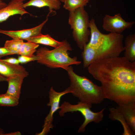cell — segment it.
<instances>
[{
	"mask_svg": "<svg viewBox=\"0 0 135 135\" xmlns=\"http://www.w3.org/2000/svg\"><path fill=\"white\" fill-rule=\"evenodd\" d=\"M87 68L101 83L105 98L118 105L135 102V61L118 56L94 62Z\"/></svg>",
	"mask_w": 135,
	"mask_h": 135,
	"instance_id": "cell-1",
	"label": "cell"
},
{
	"mask_svg": "<svg viewBox=\"0 0 135 135\" xmlns=\"http://www.w3.org/2000/svg\"><path fill=\"white\" fill-rule=\"evenodd\" d=\"M90 38L87 44L92 48V56L95 60L114 57L124 48V36L122 34H102L93 18L90 20Z\"/></svg>",
	"mask_w": 135,
	"mask_h": 135,
	"instance_id": "cell-2",
	"label": "cell"
},
{
	"mask_svg": "<svg viewBox=\"0 0 135 135\" xmlns=\"http://www.w3.org/2000/svg\"><path fill=\"white\" fill-rule=\"evenodd\" d=\"M65 70L70 81L68 88L70 93L80 101L92 104H98L103 102L105 98L101 86L95 84L86 76L76 74L71 66Z\"/></svg>",
	"mask_w": 135,
	"mask_h": 135,
	"instance_id": "cell-3",
	"label": "cell"
},
{
	"mask_svg": "<svg viewBox=\"0 0 135 135\" xmlns=\"http://www.w3.org/2000/svg\"><path fill=\"white\" fill-rule=\"evenodd\" d=\"M62 42L58 46L52 50L44 47L36 51L37 62L52 68H62L65 70L72 65H78L81 62L77 60L76 57L71 58L68 51L72 50L70 44L66 40Z\"/></svg>",
	"mask_w": 135,
	"mask_h": 135,
	"instance_id": "cell-4",
	"label": "cell"
},
{
	"mask_svg": "<svg viewBox=\"0 0 135 135\" xmlns=\"http://www.w3.org/2000/svg\"><path fill=\"white\" fill-rule=\"evenodd\" d=\"M88 15L84 7L69 12L68 22L72 30V36L78 47L83 50L90 35Z\"/></svg>",
	"mask_w": 135,
	"mask_h": 135,
	"instance_id": "cell-5",
	"label": "cell"
},
{
	"mask_svg": "<svg viewBox=\"0 0 135 135\" xmlns=\"http://www.w3.org/2000/svg\"><path fill=\"white\" fill-rule=\"evenodd\" d=\"M92 104L80 101L76 104H72L68 102H64L60 106L59 114L61 116H64L67 112H80L84 118V121L79 127L78 132L82 133L84 132L86 126L90 123L94 122L98 124L103 120L104 116L103 112L105 108L99 112H95L90 109Z\"/></svg>",
	"mask_w": 135,
	"mask_h": 135,
	"instance_id": "cell-6",
	"label": "cell"
},
{
	"mask_svg": "<svg viewBox=\"0 0 135 135\" xmlns=\"http://www.w3.org/2000/svg\"><path fill=\"white\" fill-rule=\"evenodd\" d=\"M70 93L68 88L64 90L61 92L55 91L52 86L49 92V101L47 106L50 107V112L46 118L42 131L37 135H44L47 134L51 128L54 126L52 122L53 115L54 113L60 108V104L61 98L63 96L68 93Z\"/></svg>",
	"mask_w": 135,
	"mask_h": 135,
	"instance_id": "cell-7",
	"label": "cell"
},
{
	"mask_svg": "<svg viewBox=\"0 0 135 135\" xmlns=\"http://www.w3.org/2000/svg\"><path fill=\"white\" fill-rule=\"evenodd\" d=\"M103 22L102 27L104 30L116 34H121L126 30L132 28L135 24L134 21H126L119 13L113 16L106 14L103 18Z\"/></svg>",
	"mask_w": 135,
	"mask_h": 135,
	"instance_id": "cell-8",
	"label": "cell"
},
{
	"mask_svg": "<svg viewBox=\"0 0 135 135\" xmlns=\"http://www.w3.org/2000/svg\"><path fill=\"white\" fill-rule=\"evenodd\" d=\"M48 20L47 17L41 24L30 29L17 30H6L0 29V33L8 36L13 39L26 40L28 38L41 34L42 28Z\"/></svg>",
	"mask_w": 135,
	"mask_h": 135,
	"instance_id": "cell-9",
	"label": "cell"
},
{
	"mask_svg": "<svg viewBox=\"0 0 135 135\" xmlns=\"http://www.w3.org/2000/svg\"><path fill=\"white\" fill-rule=\"evenodd\" d=\"M0 74L6 78L18 76L24 78L29 75L22 66L9 64L0 58Z\"/></svg>",
	"mask_w": 135,
	"mask_h": 135,
	"instance_id": "cell-10",
	"label": "cell"
},
{
	"mask_svg": "<svg viewBox=\"0 0 135 135\" xmlns=\"http://www.w3.org/2000/svg\"><path fill=\"white\" fill-rule=\"evenodd\" d=\"M23 2L11 1L5 7L0 9V23L6 20L11 16L16 14L21 16L28 12L23 6Z\"/></svg>",
	"mask_w": 135,
	"mask_h": 135,
	"instance_id": "cell-11",
	"label": "cell"
},
{
	"mask_svg": "<svg viewBox=\"0 0 135 135\" xmlns=\"http://www.w3.org/2000/svg\"><path fill=\"white\" fill-rule=\"evenodd\" d=\"M117 107L126 120L130 128L135 132V102L118 105Z\"/></svg>",
	"mask_w": 135,
	"mask_h": 135,
	"instance_id": "cell-12",
	"label": "cell"
},
{
	"mask_svg": "<svg viewBox=\"0 0 135 135\" xmlns=\"http://www.w3.org/2000/svg\"><path fill=\"white\" fill-rule=\"evenodd\" d=\"M24 78L18 76L7 78L8 82V90L5 93L7 95L19 100L21 93L22 85Z\"/></svg>",
	"mask_w": 135,
	"mask_h": 135,
	"instance_id": "cell-13",
	"label": "cell"
},
{
	"mask_svg": "<svg viewBox=\"0 0 135 135\" xmlns=\"http://www.w3.org/2000/svg\"><path fill=\"white\" fill-rule=\"evenodd\" d=\"M60 2L58 0H30L23 4L24 8L30 6H34L39 8L47 6L49 8L50 12L53 9L57 10L60 8Z\"/></svg>",
	"mask_w": 135,
	"mask_h": 135,
	"instance_id": "cell-14",
	"label": "cell"
},
{
	"mask_svg": "<svg viewBox=\"0 0 135 135\" xmlns=\"http://www.w3.org/2000/svg\"><path fill=\"white\" fill-rule=\"evenodd\" d=\"M110 114L108 117L112 120H117L120 122L122 124L124 129L122 135H133L134 133L132 130L124 117L116 107L109 108Z\"/></svg>",
	"mask_w": 135,
	"mask_h": 135,
	"instance_id": "cell-15",
	"label": "cell"
},
{
	"mask_svg": "<svg viewBox=\"0 0 135 135\" xmlns=\"http://www.w3.org/2000/svg\"><path fill=\"white\" fill-rule=\"evenodd\" d=\"M124 57L128 60H135V34H134L128 36L125 40Z\"/></svg>",
	"mask_w": 135,
	"mask_h": 135,
	"instance_id": "cell-16",
	"label": "cell"
},
{
	"mask_svg": "<svg viewBox=\"0 0 135 135\" xmlns=\"http://www.w3.org/2000/svg\"><path fill=\"white\" fill-rule=\"evenodd\" d=\"M27 41L37 44H41L52 46L54 48L60 46L62 42L57 41L52 38L49 35L41 34L38 36L26 39Z\"/></svg>",
	"mask_w": 135,
	"mask_h": 135,
	"instance_id": "cell-17",
	"label": "cell"
},
{
	"mask_svg": "<svg viewBox=\"0 0 135 135\" xmlns=\"http://www.w3.org/2000/svg\"><path fill=\"white\" fill-rule=\"evenodd\" d=\"M39 46L38 44L29 41L23 42L20 47L18 54L29 57L32 56Z\"/></svg>",
	"mask_w": 135,
	"mask_h": 135,
	"instance_id": "cell-18",
	"label": "cell"
},
{
	"mask_svg": "<svg viewBox=\"0 0 135 135\" xmlns=\"http://www.w3.org/2000/svg\"><path fill=\"white\" fill-rule=\"evenodd\" d=\"M89 2V0H64L63 8L70 12H73L86 6Z\"/></svg>",
	"mask_w": 135,
	"mask_h": 135,
	"instance_id": "cell-19",
	"label": "cell"
},
{
	"mask_svg": "<svg viewBox=\"0 0 135 135\" xmlns=\"http://www.w3.org/2000/svg\"><path fill=\"white\" fill-rule=\"evenodd\" d=\"M24 42L23 40L13 39L6 41L4 46L13 54H18L20 47Z\"/></svg>",
	"mask_w": 135,
	"mask_h": 135,
	"instance_id": "cell-20",
	"label": "cell"
},
{
	"mask_svg": "<svg viewBox=\"0 0 135 135\" xmlns=\"http://www.w3.org/2000/svg\"><path fill=\"white\" fill-rule=\"evenodd\" d=\"M19 100L6 94H0V106H14L19 103Z\"/></svg>",
	"mask_w": 135,
	"mask_h": 135,
	"instance_id": "cell-21",
	"label": "cell"
},
{
	"mask_svg": "<svg viewBox=\"0 0 135 135\" xmlns=\"http://www.w3.org/2000/svg\"><path fill=\"white\" fill-rule=\"evenodd\" d=\"M18 59L20 63L24 64L32 61H37L38 58L36 55H34L31 57L20 55Z\"/></svg>",
	"mask_w": 135,
	"mask_h": 135,
	"instance_id": "cell-22",
	"label": "cell"
},
{
	"mask_svg": "<svg viewBox=\"0 0 135 135\" xmlns=\"http://www.w3.org/2000/svg\"><path fill=\"white\" fill-rule=\"evenodd\" d=\"M13 54L4 46L0 47V58L2 57L8 55Z\"/></svg>",
	"mask_w": 135,
	"mask_h": 135,
	"instance_id": "cell-23",
	"label": "cell"
},
{
	"mask_svg": "<svg viewBox=\"0 0 135 135\" xmlns=\"http://www.w3.org/2000/svg\"><path fill=\"white\" fill-rule=\"evenodd\" d=\"M2 60L5 62L12 64L19 65L20 63L18 59L13 57Z\"/></svg>",
	"mask_w": 135,
	"mask_h": 135,
	"instance_id": "cell-24",
	"label": "cell"
},
{
	"mask_svg": "<svg viewBox=\"0 0 135 135\" xmlns=\"http://www.w3.org/2000/svg\"><path fill=\"white\" fill-rule=\"evenodd\" d=\"M7 5L2 0H0V9L5 7Z\"/></svg>",
	"mask_w": 135,
	"mask_h": 135,
	"instance_id": "cell-25",
	"label": "cell"
},
{
	"mask_svg": "<svg viewBox=\"0 0 135 135\" xmlns=\"http://www.w3.org/2000/svg\"><path fill=\"white\" fill-rule=\"evenodd\" d=\"M21 133L19 132H12L8 134H5V135H21Z\"/></svg>",
	"mask_w": 135,
	"mask_h": 135,
	"instance_id": "cell-26",
	"label": "cell"
},
{
	"mask_svg": "<svg viewBox=\"0 0 135 135\" xmlns=\"http://www.w3.org/2000/svg\"><path fill=\"white\" fill-rule=\"evenodd\" d=\"M7 78L2 76L0 74V82L7 81Z\"/></svg>",
	"mask_w": 135,
	"mask_h": 135,
	"instance_id": "cell-27",
	"label": "cell"
},
{
	"mask_svg": "<svg viewBox=\"0 0 135 135\" xmlns=\"http://www.w3.org/2000/svg\"><path fill=\"white\" fill-rule=\"evenodd\" d=\"M5 133L4 130L0 128V135H5Z\"/></svg>",
	"mask_w": 135,
	"mask_h": 135,
	"instance_id": "cell-28",
	"label": "cell"
},
{
	"mask_svg": "<svg viewBox=\"0 0 135 135\" xmlns=\"http://www.w3.org/2000/svg\"><path fill=\"white\" fill-rule=\"evenodd\" d=\"M11 1H16V2H23V1L26 0H10Z\"/></svg>",
	"mask_w": 135,
	"mask_h": 135,
	"instance_id": "cell-29",
	"label": "cell"
},
{
	"mask_svg": "<svg viewBox=\"0 0 135 135\" xmlns=\"http://www.w3.org/2000/svg\"><path fill=\"white\" fill-rule=\"evenodd\" d=\"M60 2H64V0H58Z\"/></svg>",
	"mask_w": 135,
	"mask_h": 135,
	"instance_id": "cell-30",
	"label": "cell"
}]
</instances>
